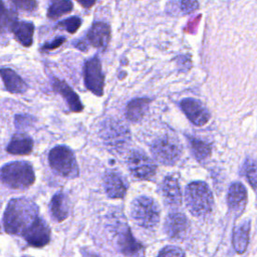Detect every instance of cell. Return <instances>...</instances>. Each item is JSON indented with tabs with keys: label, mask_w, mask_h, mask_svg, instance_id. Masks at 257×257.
<instances>
[{
	"label": "cell",
	"mask_w": 257,
	"mask_h": 257,
	"mask_svg": "<svg viewBox=\"0 0 257 257\" xmlns=\"http://www.w3.org/2000/svg\"><path fill=\"white\" fill-rule=\"evenodd\" d=\"M38 218V207L31 200L12 199L7 204L3 216L5 231L12 235H22Z\"/></svg>",
	"instance_id": "1"
},
{
	"label": "cell",
	"mask_w": 257,
	"mask_h": 257,
	"mask_svg": "<svg viewBox=\"0 0 257 257\" xmlns=\"http://www.w3.org/2000/svg\"><path fill=\"white\" fill-rule=\"evenodd\" d=\"M185 201L189 211L197 217L206 216L213 207V195L204 182H192L186 187Z\"/></svg>",
	"instance_id": "2"
},
{
	"label": "cell",
	"mask_w": 257,
	"mask_h": 257,
	"mask_svg": "<svg viewBox=\"0 0 257 257\" xmlns=\"http://www.w3.org/2000/svg\"><path fill=\"white\" fill-rule=\"evenodd\" d=\"M0 181L12 189H26L35 181L32 166L27 162H13L0 169Z\"/></svg>",
	"instance_id": "3"
},
{
	"label": "cell",
	"mask_w": 257,
	"mask_h": 257,
	"mask_svg": "<svg viewBox=\"0 0 257 257\" xmlns=\"http://www.w3.org/2000/svg\"><path fill=\"white\" fill-rule=\"evenodd\" d=\"M131 214L134 221L141 227L152 229L160 221V209L154 199L140 196L132 203Z\"/></svg>",
	"instance_id": "4"
},
{
	"label": "cell",
	"mask_w": 257,
	"mask_h": 257,
	"mask_svg": "<svg viewBox=\"0 0 257 257\" xmlns=\"http://www.w3.org/2000/svg\"><path fill=\"white\" fill-rule=\"evenodd\" d=\"M48 162L51 169L62 177L75 178L78 176V167L74 154L66 146L54 147L49 152Z\"/></svg>",
	"instance_id": "5"
},
{
	"label": "cell",
	"mask_w": 257,
	"mask_h": 257,
	"mask_svg": "<svg viewBox=\"0 0 257 257\" xmlns=\"http://www.w3.org/2000/svg\"><path fill=\"white\" fill-rule=\"evenodd\" d=\"M151 151L159 163L167 166L176 164L182 154V148L179 143L170 137H162L155 140L151 146Z\"/></svg>",
	"instance_id": "6"
},
{
	"label": "cell",
	"mask_w": 257,
	"mask_h": 257,
	"mask_svg": "<svg viewBox=\"0 0 257 257\" xmlns=\"http://www.w3.org/2000/svg\"><path fill=\"white\" fill-rule=\"evenodd\" d=\"M83 78L84 84L88 90L97 96L102 95L104 76L98 57L95 56L85 62L83 67Z\"/></svg>",
	"instance_id": "7"
},
{
	"label": "cell",
	"mask_w": 257,
	"mask_h": 257,
	"mask_svg": "<svg viewBox=\"0 0 257 257\" xmlns=\"http://www.w3.org/2000/svg\"><path fill=\"white\" fill-rule=\"evenodd\" d=\"M127 167L134 177L142 180L152 178L157 170L155 163L147 155L138 151L128 156Z\"/></svg>",
	"instance_id": "8"
},
{
	"label": "cell",
	"mask_w": 257,
	"mask_h": 257,
	"mask_svg": "<svg viewBox=\"0 0 257 257\" xmlns=\"http://www.w3.org/2000/svg\"><path fill=\"white\" fill-rule=\"evenodd\" d=\"M25 241L33 247H44L50 241V229L45 221L38 217L22 234Z\"/></svg>",
	"instance_id": "9"
},
{
	"label": "cell",
	"mask_w": 257,
	"mask_h": 257,
	"mask_svg": "<svg viewBox=\"0 0 257 257\" xmlns=\"http://www.w3.org/2000/svg\"><path fill=\"white\" fill-rule=\"evenodd\" d=\"M180 105L184 113L189 118V120L195 125H204L210 118V113L208 109L199 100L195 98H184L181 101Z\"/></svg>",
	"instance_id": "10"
},
{
	"label": "cell",
	"mask_w": 257,
	"mask_h": 257,
	"mask_svg": "<svg viewBox=\"0 0 257 257\" xmlns=\"http://www.w3.org/2000/svg\"><path fill=\"white\" fill-rule=\"evenodd\" d=\"M189 228L187 217L180 212H172L165 221V231L167 235L175 240L184 239Z\"/></svg>",
	"instance_id": "11"
},
{
	"label": "cell",
	"mask_w": 257,
	"mask_h": 257,
	"mask_svg": "<svg viewBox=\"0 0 257 257\" xmlns=\"http://www.w3.org/2000/svg\"><path fill=\"white\" fill-rule=\"evenodd\" d=\"M105 136L107 143L114 147H122L130 141V131L119 120H112L107 123Z\"/></svg>",
	"instance_id": "12"
},
{
	"label": "cell",
	"mask_w": 257,
	"mask_h": 257,
	"mask_svg": "<svg viewBox=\"0 0 257 257\" xmlns=\"http://www.w3.org/2000/svg\"><path fill=\"white\" fill-rule=\"evenodd\" d=\"M52 87L56 92H58L63 96V98L66 100L67 105L71 111L79 112L83 109V105L78 95L65 81L60 80L58 78H53Z\"/></svg>",
	"instance_id": "13"
},
{
	"label": "cell",
	"mask_w": 257,
	"mask_h": 257,
	"mask_svg": "<svg viewBox=\"0 0 257 257\" xmlns=\"http://www.w3.org/2000/svg\"><path fill=\"white\" fill-rule=\"evenodd\" d=\"M162 195L167 204L179 206L182 203L181 188L178 180L174 176H167L161 184Z\"/></svg>",
	"instance_id": "14"
},
{
	"label": "cell",
	"mask_w": 257,
	"mask_h": 257,
	"mask_svg": "<svg viewBox=\"0 0 257 257\" xmlns=\"http://www.w3.org/2000/svg\"><path fill=\"white\" fill-rule=\"evenodd\" d=\"M110 38V28L104 22H95L87 33L88 42L97 48H105Z\"/></svg>",
	"instance_id": "15"
},
{
	"label": "cell",
	"mask_w": 257,
	"mask_h": 257,
	"mask_svg": "<svg viewBox=\"0 0 257 257\" xmlns=\"http://www.w3.org/2000/svg\"><path fill=\"white\" fill-rule=\"evenodd\" d=\"M247 200V193L245 187L239 183H233L229 190H228V195H227V203L231 211L238 212L243 210L245 207Z\"/></svg>",
	"instance_id": "16"
},
{
	"label": "cell",
	"mask_w": 257,
	"mask_h": 257,
	"mask_svg": "<svg viewBox=\"0 0 257 257\" xmlns=\"http://www.w3.org/2000/svg\"><path fill=\"white\" fill-rule=\"evenodd\" d=\"M104 189L111 199H120L125 194V186L121 177L115 172H107L104 176Z\"/></svg>",
	"instance_id": "17"
},
{
	"label": "cell",
	"mask_w": 257,
	"mask_h": 257,
	"mask_svg": "<svg viewBox=\"0 0 257 257\" xmlns=\"http://www.w3.org/2000/svg\"><path fill=\"white\" fill-rule=\"evenodd\" d=\"M117 246L122 254L130 257L137 256L142 250V244L135 239L128 228H125V230L118 235Z\"/></svg>",
	"instance_id": "18"
},
{
	"label": "cell",
	"mask_w": 257,
	"mask_h": 257,
	"mask_svg": "<svg viewBox=\"0 0 257 257\" xmlns=\"http://www.w3.org/2000/svg\"><path fill=\"white\" fill-rule=\"evenodd\" d=\"M33 150V141L24 134L14 135L6 147V151L12 155H29Z\"/></svg>",
	"instance_id": "19"
},
{
	"label": "cell",
	"mask_w": 257,
	"mask_h": 257,
	"mask_svg": "<svg viewBox=\"0 0 257 257\" xmlns=\"http://www.w3.org/2000/svg\"><path fill=\"white\" fill-rule=\"evenodd\" d=\"M0 76L3 79L6 89L11 93H22L26 89L23 79L11 68H0Z\"/></svg>",
	"instance_id": "20"
},
{
	"label": "cell",
	"mask_w": 257,
	"mask_h": 257,
	"mask_svg": "<svg viewBox=\"0 0 257 257\" xmlns=\"http://www.w3.org/2000/svg\"><path fill=\"white\" fill-rule=\"evenodd\" d=\"M16 40L25 47L32 44L34 25L31 22L16 21L11 28Z\"/></svg>",
	"instance_id": "21"
},
{
	"label": "cell",
	"mask_w": 257,
	"mask_h": 257,
	"mask_svg": "<svg viewBox=\"0 0 257 257\" xmlns=\"http://www.w3.org/2000/svg\"><path fill=\"white\" fill-rule=\"evenodd\" d=\"M50 213L57 222H62L68 216V202L66 196L59 192L55 194L50 202Z\"/></svg>",
	"instance_id": "22"
},
{
	"label": "cell",
	"mask_w": 257,
	"mask_h": 257,
	"mask_svg": "<svg viewBox=\"0 0 257 257\" xmlns=\"http://www.w3.org/2000/svg\"><path fill=\"white\" fill-rule=\"evenodd\" d=\"M250 233V222L246 221L240 224L234 231L233 234V247L238 254H243L248 246Z\"/></svg>",
	"instance_id": "23"
},
{
	"label": "cell",
	"mask_w": 257,
	"mask_h": 257,
	"mask_svg": "<svg viewBox=\"0 0 257 257\" xmlns=\"http://www.w3.org/2000/svg\"><path fill=\"white\" fill-rule=\"evenodd\" d=\"M149 98H136L130 101L125 109V115L127 119L132 121L141 120L149 108Z\"/></svg>",
	"instance_id": "24"
},
{
	"label": "cell",
	"mask_w": 257,
	"mask_h": 257,
	"mask_svg": "<svg viewBox=\"0 0 257 257\" xmlns=\"http://www.w3.org/2000/svg\"><path fill=\"white\" fill-rule=\"evenodd\" d=\"M188 141L190 142L191 151L194 155V157L198 161L206 160L210 154H211V147L204 141L197 139V138H188Z\"/></svg>",
	"instance_id": "25"
},
{
	"label": "cell",
	"mask_w": 257,
	"mask_h": 257,
	"mask_svg": "<svg viewBox=\"0 0 257 257\" xmlns=\"http://www.w3.org/2000/svg\"><path fill=\"white\" fill-rule=\"evenodd\" d=\"M73 9V4L68 0H60L54 1L50 4L47 10V16L50 19H56L61 17L64 14L69 13Z\"/></svg>",
	"instance_id": "26"
},
{
	"label": "cell",
	"mask_w": 257,
	"mask_h": 257,
	"mask_svg": "<svg viewBox=\"0 0 257 257\" xmlns=\"http://www.w3.org/2000/svg\"><path fill=\"white\" fill-rule=\"evenodd\" d=\"M16 21L14 11L8 9L4 3L0 1V33H4L8 29H11Z\"/></svg>",
	"instance_id": "27"
},
{
	"label": "cell",
	"mask_w": 257,
	"mask_h": 257,
	"mask_svg": "<svg viewBox=\"0 0 257 257\" xmlns=\"http://www.w3.org/2000/svg\"><path fill=\"white\" fill-rule=\"evenodd\" d=\"M243 174L252 188L257 189V163L253 160H246L243 165Z\"/></svg>",
	"instance_id": "28"
},
{
	"label": "cell",
	"mask_w": 257,
	"mask_h": 257,
	"mask_svg": "<svg viewBox=\"0 0 257 257\" xmlns=\"http://www.w3.org/2000/svg\"><path fill=\"white\" fill-rule=\"evenodd\" d=\"M81 25V19L78 16H71L57 23L56 27L66 30L68 33H75Z\"/></svg>",
	"instance_id": "29"
},
{
	"label": "cell",
	"mask_w": 257,
	"mask_h": 257,
	"mask_svg": "<svg viewBox=\"0 0 257 257\" xmlns=\"http://www.w3.org/2000/svg\"><path fill=\"white\" fill-rule=\"evenodd\" d=\"M158 257H185V253L179 247L166 246L159 252Z\"/></svg>",
	"instance_id": "30"
},
{
	"label": "cell",
	"mask_w": 257,
	"mask_h": 257,
	"mask_svg": "<svg viewBox=\"0 0 257 257\" xmlns=\"http://www.w3.org/2000/svg\"><path fill=\"white\" fill-rule=\"evenodd\" d=\"M13 4L20 10L28 11L31 12L36 9L37 3L35 1H30V0H15L13 1Z\"/></svg>",
	"instance_id": "31"
},
{
	"label": "cell",
	"mask_w": 257,
	"mask_h": 257,
	"mask_svg": "<svg viewBox=\"0 0 257 257\" xmlns=\"http://www.w3.org/2000/svg\"><path fill=\"white\" fill-rule=\"evenodd\" d=\"M65 37L63 36H59V37H56L54 38L51 42H47L45 44L42 45L41 47V50H53L55 48H58L62 43L65 42Z\"/></svg>",
	"instance_id": "32"
},
{
	"label": "cell",
	"mask_w": 257,
	"mask_h": 257,
	"mask_svg": "<svg viewBox=\"0 0 257 257\" xmlns=\"http://www.w3.org/2000/svg\"><path fill=\"white\" fill-rule=\"evenodd\" d=\"M180 8L183 13H190L194 11L198 7V2L196 1H181L180 3Z\"/></svg>",
	"instance_id": "33"
},
{
	"label": "cell",
	"mask_w": 257,
	"mask_h": 257,
	"mask_svg": "<svg viewBox=\"0 0 257 257\" xmlns=\"http://www.w3.org/2000/svg\"><path fill=\"white\" fill-rule=\"evenodd\" d=\"M32 122V118L28 115H16L15 116V124L18 126V127H21V126H26L27 123L28 124H31Z\"/></svg>",
	"instance_id": "34"
},
{
	"label": "cell",
	"mask_w": 257,
	"mask_h": 257,
	"mask_svg": "<svg viewBox=\"0 0 257 257\" xmlns=\"http://www.w3.org/2000/svg\"><path fill=\"white\" fill-rule=\"evenodd\" d=\"M82 255H83V257H98L93 252H90V251H87V250H82Z\"/></svg>",
	"instance_id": "35"
},
{
	"label": "cell",
	"mask_w": 257,
	"mask_h": 257,
	"mask_svg": "<svg viewBox=\"0 0 257 257\" xmlns=\"http://www.w3.org/2000/svg\"><path fill=\"white\" fill-rule=\"evenodd\" d=\"M78 3H79V4H81L82 6H84L85 8H88V7H90L91 5H93V4H94V2H93V1H91V2H88V1H86V2H83V1H79Z\"/></svg>",
	"instance_id": "36"
}]
</instances>
